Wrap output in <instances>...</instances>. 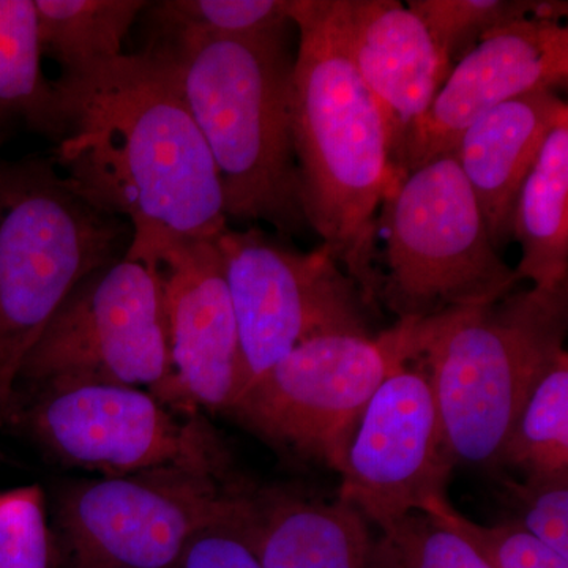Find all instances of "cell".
Segmentation results:
<instances>
[{
  "label": "cell",
  "mask_w": 568,
  "mask_h": 568,
  "mask_svg": "<svg viewBox=\"0 0 568 568\" xmlns=\"http://www.w3.org/2000/svg\"><path fill=\"white\" fill-rule=\"evenodd\" d=\"M55 84L65 133L51 162L97 211L130 222L126 256L170 242L213 241L227 230L211 151L155 62L122 54Z\"/></svg>",
  "instance_id": "6da1fadb"
},
{
  "label": "cell",
  "mask_w": 568,
  "mask_h": 568,
  "mask_svg": "<svg viewBox=\"0 0 568 568\" xmlns=\"http://www.w3.org/2000/svg\"><path fill=\"white\" fill-rule=\"evenodd\" d=\"M141 54L166 73L203 134L224 213L280 234L306 224L293 136L286 29L254 37L145 28Z\"/></svg>",
  "instance_id": "7a4b0ae2"
},
{
  "label": "cell",
  "mask_w": 568,
  "mask_h": 568,
  "mask_svg": "<svg viewBox=\"0 0 568 568\" xmlns=\"http://www.w3.org/2000/svg\"><path fill=\"white\" fill-rule=\"evenodd\" d=\"M298 29L294 59L293 136L306 224L375 306L377 216L396 168L395 140L386 112L325 20L321 0H291Z\"/></svg>",
  "instance_id": "3957f363"
},
{
  "label": "cell",
  "mask_w": 568,
  "mask_h": 568,
  "mask_svg": "<svg viewBox=\"0 0 568 568\" xmlns=\"http://www.w3.org/2000/svg\"><path fill=\"white\" fill-rule=\"evenodd\" d=\"M567 317L564 286L410 321V362L428 377L454 465H496L538 381L566 351Z\"/></svg>",
  "instance_id": "277c9868"
},
{
  "label": "cell",
  "mask_w": 568,
  "mask_h": 568,
  "mask_svg": "<svg viewBox=\"0 0 568 568\" xmlns=\"http://www.w3.org/2000/svg\"><path fill=\"white\" fill-rule=\"evenodd\" d=\"M129 233L74 193L51 159L0 162V425L41 332L77 284L119 260Z\"/></svg>",
  "instance_id": "5b68a950"
},
{
  "label": "cell",
  "mask_w": 568,
  "mask_h": 568,
  "mask_svg": "<svg viewBox=\"0 0 568 568\" xmlns=\"http://www.w3.org/2000/svg\"><path fill=\"white\" fill-rule=\"evenodd\" d=\"M379 233L386 250L377 301L399 323L489 304L514 293L519 283L491 244L454 153L392 186L377 216Z\"/></svg>",
  "instance_id": "8992f818"
},
{
  "label": "cell",
  "mask_w": 568,
  "mask_h": 568,
  "mask_svg": "<svg viewBox=\"0 0 568 568\" xmlns=\"http://www.w3.org/2000/svg\"><path fill=\"white\" fill-rule=\"evenodd\" d=\"M78 384L138 387L197 413L175 376L162 284L144 261L123 254L77 284L22 361L13 403Z\"/></svg>",
  "instance_id": "52a82bcc"
},
{
  "label": "cell",
  "mask_w": 568,
  "mask_h": 568,
  "mask_svg": "<svg viewBox=\"0 0 568 568\" xmlns=\"http://www.w3.org/2000/svg\"><path fill=\"white\" fill-rule=\"evenodd\" d=\"M252 484L168 466L59 489L55 532L69 568H174L197 530L244 515Z\"/></svg>",
  "instance_id": "ba28073f"
},
{
  "label": "cell",
  "mask_w": 568,
  "mask_h": 568,
  "mask_svg": "<svg viewBox=\"0 0 568 568\" xmlns=\"http://www.w3.org/2000/svg\"><path fill=\"white\" fill-rule=\"evenodd\" d=\"M410 321L377 335H327L294 347L227 414L294 457L342 473L369 399L413 361Z\"/></svg>",
  "instance_id": "9c48e42d"
},
{
  "label": "cell",
  "mask_w": 568,
  "mask_h": 568,
  "mask_svg": "<svg viewBox=\"0 0 568 568\" xmlns=\"http://www.w3.org/2000/svg\"><path fill=\"white\" fill-rule=\"evenodd\" d=\"M7 426L51 458L103 477L178 466L234 477L233 457L200 413H179L151 392L78 384L17 399Z\"/></svg>",
  "instance_id": "30bf717a"
},
{
  "label": "cell",
  "mask_w": 568,
  "mask_h": 568,
  "mask_svg": "<svg viewBox=\"0 0 568 568\" xmlns=\"http://www.w3.org/2000/svg\"><path fill=\"white\" fill-rule=\"evenodd\" d=\"M216 245L237 324L241 395L308 339L372 335V306L327 246L297 252L256 226L227 227Z\"/></svg>",
  "instance_id": "8fae6325"
},
{
  "label": "cell",
  "mask_w": 568,
  "mask_h": 568,
  "mask_svg": "<svg viewBox=\"0 0 568 568\" xmlns=\"http://www.w3.org/2000/svg\"><path fill=\"white\" fill-rule=\"evenodd\" d=\"M452 466L428 377L407 362L369 399L347 447L338 497L381 530L447 497Z\"/></svg>",
  "instance_id": "7c38bea8"
},
{
  "label": "cell",
  "mask_w": 568,
  "mask_h": 568,
  "mask_svg": "<svg viewBox=\"0 0 568 568\" xmlns=\"http://www.w3.org/2000/svg\"><path fill=\"white\" fill-rule=\"evenodd\" d=\"M568 29L560 21L523 20L489 33L450 70L429 110L406 134L402 175L452 153L467 126L499 104L562 88Z\"/></svg>",
  "instance_id": "4fadbf2b"
},
{
  "label": "cell",
  "mask_w": 568,
  "mask_h": 568,
  "mask_svg": "<svg viewBox=\"0 0 568 568\" xmlns=\"http://www.w3.org/2000/svg\"><path fill=\"white\" fill-rule=\"evenodd\" d=\"M133 260L159 275L175 376L190 405L227 413L242 390L241 349L216 239L170 242Z\"/></svg>",
  "instance_id": "5bb4252c"
},
{
  "label": "cell",
  "mask_w": 568,
  "mask_h": 568,
  "mask_svg": "<svg viewBox=\"0 0 568 568\" xmlns=\"http://www.w3.org/2000/svg\"><path fill=\"white\" fill-rule=\"evenodd\" d=\"M321 6L339 50L386 112L398 168L406 134L429 110L452 69L405 3L321 0Z\"/></svg>",
  "instance_id": "9a60e30c"
},
{
  "label": "cell",
  "mask_w": 568,
  "mask_h": 568,
  "mask_svg": "<svg viewBox=\"0 0 568 568\" xmlns=\"http://www.w3.org/2000/svg\"><path fill=\"white\" fill-rule=\"evenodd\" d=\"M564 115H568V106L556 92L528 93L478 118L452 152L497 252L514 239L515 207L523 183Z\"/></svg>",
  "instance_id": "2e32d148"
},
{
  "label": "cell",
  "mask_w": 568,
  "mask_h": 568,
  "mask_svg": "<svg viewBox=\"0 0 568 568\" xmlns=\"http://www.w3.org/2000/svg\"><path fill=\"white\" fill-rule=\"evenodd\" d=\"M241 525L264 568H381L372 523L339 497L252 485Z\"/></svg>",
  "instance_id": "e0dca14e"
},
{
  "label": "cell",
  "mask_w": 568,
  "mask_h": 568,
  "mask_svg": "<svg viewBox=\"0 0 568 568\" xmlns=\"http://www.w3.org/2000/svg\"><path fill=\"white\" fill-rule=\"evenodd\" d=\"M514 239L521 248L515 268L519 282L537 290L567 286L568 276V115L541 145L518 194Z\"/></svg>",
  "instance_id": "ac0fdd59"
},
{
  "label": "cell",
  "mask_w": 568,
  "mask_h": 568,
  "mask_svg": "<svg viewBox=\"0 0 568 568\" xmlns=\"http://www.w3.org/2000/svg\"><path fill=\"white\" fill-rule=\"evenodd\" d=\"M33 0H0V136L17 126L59 142L62 99L43 71Z\"/></svg>",
  "instance_id": "d6986e66"
},
{
  "label": "cell",
  "mask_w": 568,
  "mask_h": 568,
  "mask_svg": "<svg viewBox=\"0 0 568 568\" xmlns=\"http://www.w3.org/2000/svg\"><path fill=\"white\" fill-rule=\"evenodd\" d=\"M43 58L77 80L122 55V43L140 20L144 0H33Z\"/></svg>",
  "instance_id": "ffe728a7"
},
{
  "label": "cell",
  "mask_w": 568,
  "mask_h": 568,
  "mask_svg": "<svg viewBox=\"0 0 568 568\" xmlns=\"http://www.w3.org/2000/svg\"><path fill=\"white\" fill-rule=\"evenodd\" d=\"M496 465L525 477L568 476V354L549 365L523 407Z\"/></svg>",
  "instance_id": "44dd1931"
},
{
  "label": "cell",
  "mask_w": 568,
  "mask_h": 568,
  "mask_svg": "<svg viewBox=\"0 0 568 568\" xmlns=\"http://www.w3.org/2000/svg\"><path fill=\"white\" fill-rule=\"evenodd\" d=\"M407 9L424 22L440 58L450 69L489 33L514 22L560 21L568 3L560 0H410Z\"/></svg>",
  "instance_id": "7402d4cb"
},
{
  "label": "cell",
  "mask_w": 568,
  "mask_h": 568,
  "mask_svg": "<svg viewBox=\"0 0 568 568\" xmlns=\"http://www.w3.org/2000/svg\"><path fill=\"white\" fill-rule=\"evenodd\" d=\"M291 0H160L148 2L140 20L145 28L254 37L287 29Z\"/></svg>",
  "instance_id": "603a6c76"
},
{
  "label": "cell",
  "mask_w": 568,
  "mask_h": 568,
  "mask_svg": "<svg viewBox=\"0 0 568 568\" xmlns=\"http://www.w3.org/2000/svg\"><path fill=\"white\" fill-rule=\"evenodd\" d=\"M381 568H493L466 538L416 511L381 529Z\"/></svg>",
  "instance_id": "cb8c5ba5"
},
{
  "label": "cell",
  "mask_w": 568,
  "mask_h": 568,
  "mask_svg": "<svg viewBox=\"0 0 568 568\" xmlns=\"http://www.w3.org/2000/svg\"><path fill=\"white\" fill-rule=\"evenodd\" d=\"M422 514L466 538L493 568H568L567 559L560 558L514 519L496 526L477 525L455 510L447 497L432 500Z\"/></svg>",
  "instance_id": "d4e9b609"
},
{
  "label": "cell",
  "mask_w": 568,
  "mask_h": 568,
  "mask_svg": "<svg viewBox=\"0 0 568 568\" xmlns=\"http://www.w3.org/2000/svg\"><path fill=\"white\" fill-rule=\"evenodd\" d=\"M52 541L43 489L0 493V568H51Z\"/></svg>",
  "instance_id": "484cf974"
},
{
  "label": "cell",
  "mask_w": 568,
  "mask_h": 568,
  "mask_svg": "<svg viewBox=\"0 0 568 568\" xmlns=\"http://www.w3.org/2000/svg\"><path fill=\"white\" fill-rule=\"evenodd\" d=\"M503 488L511 519L568 560V476L504 478Z\"/></svg>",
  "instance_id": "4316f807"
},
{
  "label": "cell",
  "mask_w": 568,
  "mask_h": 568,
  "mask_svg": "<svg viewBox=\"0 0 568 568\" xmlns=\"http://www.w3.org/2000/svg\"><path fill=\"white\" fill-rule=\"evenodd\" d=\"M242 517L197 530L174 568H264L242 528Z\"/></svg>",
  "instance_id": "83f0119b"
}]
</instances>
